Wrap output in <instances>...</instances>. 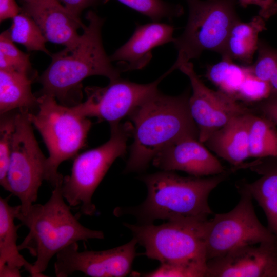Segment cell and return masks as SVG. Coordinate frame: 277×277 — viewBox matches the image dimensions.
Returning <instances> with one entry per match:
<instances>
[{
    "label": "cell",
    "instance_id": "6da1fadb",
    "mask_svg": "<svg viewBox=\"0 0 277 277\" xmlns=\"http://www.w3.org/2000/svg\"><path fill=\"white\" fill-rule=\"evenodd\" d=\"M234 168L209 177H184L172 171L148 174L141 180L147 196L140 205L118 207L117 216H134L138 224H151L157 219L204 222L212 214L208 204L210 192L230 174Z\"/></svg>",
    "mask_w": 277,
    "mask_h": 277
},
{
    "label": "cell",
    "instance_id": "7a4b0ae2",
    "mask_svg": "<svg viewBox=\"0 0 277 277\" xmlns=\"http://www.w3.org/2000/svg\"><path fill=\"white\" fill-rule=\"evenodd\" d=\"M190 96L189 89L177 96L157 90L130 115L133 142L124 173L145 170L160 152L176 141L199 139V130L189 110Z\"/></svg>",
    "mask_w": 277,
    "mask_h": 277
},
{
    "label": "cell",
    "instance_id": "3957f363",
    "mask_svg": "<svg viewBox=\"0 0 277 277\" xmlns=\"http://www.w3.org/2000/svg\"><path fill=\"white\" fill-rule=\"evenodd\" d=\"M88 25L83 28L77 44L51 55V62L39 78L42 94L57 99L61 104L73 107L80 104L82 82L100 75L112 81L120 78V69L111 64L103 47L102 28L104 19L93 11L86 14Z\"/></svg>",
    "mask_w": 277,
    "mask_h": 277
},
{
    "label": "cell",
    "instance_id": "277c9868",
    "mask_svg": "<svg viewBox=\"0 0 277 277\" xmlns=\"http://www.w3.org/2000/svg\"><path fill=\"white\" fill-rule=\"evenodd\" d=\"M63 181L56 183L45 204H33L26 215L20 211L16 217L29 230L18 249H27L36 256L33 277L46 276L43 272L51 259L67 246L80 241L104 239L102 231L84 226L78 221L79 216L72 214L62 194Z\"/></svg>",
    "mask_w": 277,
    "mask_h": 277
},
{
    "label": "cell",
    "instance_id": "5b68a950",
    "mask_svg": "<svg viewBox=\"0 0 277 277\" xmlns=\"http://www.w3.org/2000/svg\"><path fill=\"white\" fill-rule=\"evenodd\" d=\"M38 108L28 113L29 119L42 136L49 152L45 181L54 187L64 176L58 173L60 165L75 156L85 145L91 121L71 107L58 104L52 96L38 97Z\"/></svg>",
    "mask_w": 277,
    "mask_h": 277
},
{
    "label": "cell",
    "instance_id": "8992f818",
    "mask_svg": "<svg viewBox=\"0 0 277 277\" xmlns=\"http://www.w3.org/2000/svg\"><path fill=\"white\" fill-rule=\"evenodd\" d=\"M187 24L183 33L174 38L177 51L172 72L184 64L199 58L206 50L221 55L233 25L240 19L236 11L237 0H186Z\"/></svg>",
    "mask_w": 277,
    "mask_h": 277
},
{
    "label": "cell",
    "instance_id": "52a82bcc",
    "mask_svg": "<svg viewBox=\"0 0 277 277\" xmlns=\"http://www.w3.org/2000/svg\"><path fill=\"white\" fill-rule=\"evenodd\" d=\"M110 137L101 146L77 156L71 174L64 177V198L71 207L79 206L80 213L93 215L96 207L93 195L114 161L126 153L128 138L132 136L131 122L110 125Z\"/></svg>",
    "mask_w": 277,
    "mask_h": 277
},
{
    "label": "cell",
    "instance_id": "ba28073f",
    "mask_svg": "<svg viewBox=\"0 0 277 277\" xmlns=\"http://www.w3.org/2000/svg\"><path fill=\"white\" fill-rule=\"evenodd\" d=\"M207 221H168L159 225H124L145 248L143 254L149 259L157 260L161 264L207 265L204 235Z\"/></svg>",
    "mask_w": 277,
    "mask_h": 277
},
{
    "label": "cell",
    "instance_id": "9c48e42d",
    "mask_svg": "<svg viewBox=\"0 0 277 277\" xmlns=\"http://www.w3.org/2000/svg\"><path fill=\"white\" fill-rule=\"evenodd\" d=\"M28 112L16 111L7 175L8 191L20 200L22 215H26L36 202L46 179L47 158L35 138Z\"/></svg>",
    "mask_w": 277,
    "mask_h": 277
},
{
    "label": "cell",
    "instance_id": "30bf717a",
    "mask_svg": "<svg viewBox=\"0 0 277 277\" xmlns=\"http://www.w3.org/2000/svg\"><path fill=\"white\" fill-rule=\"evenodd\" d=\"M239 192L240 201L232 210L215 214L205 223L207 261L241 247L277 240L257 217L249 193L241 187Z\"/></svg>",
    "mask_w": 277,
    "mask_h": 277
},
{
    "label": "cell",
    "instance_id": "8fae6325",
    "mask_svg": "<svg viewBox=\"0 0 277 277\" xmlns=\"http://www.w3.org/2000/svg\"><path fill=\"white\" fill-rule=\"evenodd\" d=\"M170 73L168 70L159 78L148 84H138L120 77L110 81L105 87H87L85 89L86 101L71 107L83 116L96 117L110 125L120 123L157 91L159 83Z\"/></svg>",
    "mask_w": 277,
    "mask_h": 277
},
{
    "label": "cell",
    "instance_id": "7c38bea8",
    "mask_svg": "<svg viewBox=\"0 0 277 277\" xmlns=\"http://www.w3.org/2000/svg\"><path fill=\"white\" fill-rule=\"evenodd\" d=\"M137 240L110 249L80 251L77 242L63 248L56 254L54 271L57 277H67L80 271L92 277H123L131 270L136 256Z\"/></svg>",
    "mask_w": 277,
    "mask_h": 277
},
{
    "label": "cell",
    "instance_id": "4fadbf2b",
    "mask_svg": "<svg viewBox=\"0 0 277 277\" xmlns=\"http://www.w3.org/2000/svg\"><path fill=\"white\" fill-rule=\"evenodd\" d=\"M189 79L192 94L189 98L191 116L199 130V141L204 143L215 131L232 118L254 112L230 95L207 87L196 74L191 62L179 69Z\"/></svg>",
    "mask_w": 277,
    "mask_h": 277
},
{
    "label": "cell",
    "instance_id": "5bb4252c",
    "mask_svg": "<svg viewBox=\"0 0 277 277\" xmlns=\"http://www.w3.org/2000/svg\"><path fill=\"white\" fill-rule=\"evenodd\" d=\"M207 266L206 277H275L277 240L236 248Z\"/></svg>",
    "mask_w": 277,
    "mask_h": 277
},
{
    "label": "cell",
    "instance_id": "9a60e30c",
    "mask_svg": "<svg viewBox=\"0 0 277 277\" xmlns=\"http://www.w3.org/2000/svg\"><path fill=\"white\" fill-rule=\"evenodd\" d=\"M199 139L188 137L176 141L160 152L153 165L164 171H182L192 176L217 175L227 170Z\"/></svg>",
    "mask_w": 277,
    "mask_h": 277
},
{
    "label": "cell",
    "instance_id": "2e32d148",
    "mask_svg": "<svg viewBox=\"0 0 277 277\" xmlns=\"http://www.w3.org/2000/svg\"><path fill=\"white\" fill-rule=\"evenodd\" d=\"M23 10L34 20L47 41L68 48L78 43L81 35L78 34L77 29H83L85 25L59 0H35L24 3Z\"/></svg>",
    "mask_w": 277,
    "mask_h": 277
},
{
    "label": "cell",
    "instance_id": "e0dca14e",
    "mask_svg": "<svg viewBox=\"0 0 277 277\" xmlns=\"http://www.w3.org/2000/svg\"><path fill=\"white\" fill-rule=\"evenodd\" d=\"M174 30L173 26L160 22L138 25L130 38L110 56V60L120 63L121 71L142 69L150 62L154 48L173 42Z\"/></svg>",
    "mask_w": 277,
    "mask_h": 277
},
{
    "label": "cell",
    "instance_id": "ac0fdd59",
    "mask_svg": "<svg viewBox=\"0 0 277 277\" xmlns=\"http://www.w3.org/2000/svg\"><path fill=\"white\" fill-rule=\"evenodd\" d=\"M254 112L232 118L213 133L204 143L219 157L238 167L250 157L249 129Z\"/></svg>",
    "mask_w": 277,
    "mask_h": 277
},
{
    "label": "cell",
    "instance_id": "d6986e66",
    "mask_svg": "<svg viewBox=\"0 0 277 277\" xmlns=\"http://www.w3.org/2000/svg\"><path fill=\"white\" fill-rule=\"evenodd\" d=\"M242 168H249L261 176L255 181L240 186L256 200L267 218L268 229L277 236V157L258 159L243 163Z\"/></svg>",
    "mask_w": 277,
    "mask_h": 277
},
{
    "label": "cell",
    "instance_id": "ffe728a7",
    "mask_svg": "<svg viewBox=\"0 0 277 277\" xmlns=\"http://www.w3.org/2000/svg\"><path fill=\"white\" fill-rule=\"evenodd\" d=\"M266 21L260 15L248 22L240 19L232 27L227 38L222 58L237 60L244 65H250L257 51L259 34L267 29Z\"/></svg>",
    "mask_w": 277,
    "mask_h": 277
},
{
    "label": "cell",
    "instance_id": "44dd1931",
    "mask_svg": "<svg viewBox=\"0 0 277 277\" xmlns=\"http://www.w3.org/2000/svg\"><path fill=\"white\" fill-rule=\"evenodd\" d=\"M10 196L0 197V267L4 265L20 269L23 267L33 276V264L20 254L16 244L17 230L22 225H16L14 220L21 211V206L10 205Z\"/></svg>",
    "mask_w": 277,
    "mask_h": 277
},
{
    "label": "cell",
    "instance_id": "7402d4cb",
    "mask_svg": "<svg viewBox=\"0 0 277 277\" xmlns=\"http://www.w3.org/2000/svg\"><path fill=\"white\" fill-rule=\"evenodd\" d=\"M33 76L16 71L0 70V114L15 110L34 112L38 97L32 92Z\"/></svg>",
    "mask_w": 277,
    "mask_h": 277
},
{
    "label": "cell",
    "instance_id": "603a6c76",
    "mask_svg": "<svg viewBox=\"0 0 277 277\" xmlns=\"http://www.w3.org/2000/svg\"><path fill=\"white\" fill-rule=\"evenodd\" d=\"M276 126L269 118L252 113L249 129L250 157H277Z\"/></svg>",
    "mask_w": 277,
    "mask_h": 277
},
{
    "label": "cell",
    "instance_id": "cb8c5ba5",
    "mask_svg": "<svg viewBox=\"0 0 277 277\" xmlns=\"http://www.w3.org/2000/svg\"><path fill=\"white\" fill-rule=\"evenodd\" d=\"M250 71V65H239L231 59L222 58L220 62L208 66L205 77L219 90L236 99L242 84Z\"/></svg>",
    "mask_w": 277,
    "mask_h": 277
},
{
    "label": "cell",
    "instance_id": "d4e9b609",
    "mask_svg": "<svg viewBox=\"0 0 277 277\" xmlns=\"http://www.w3.org/2000/svg\"><path fill=\"white\" fill-rule=\"evenodd\" d=\"M13 42L23 45L28 51H37L50 55L45 43L47 41L42 31L29 15L23 12L12 18L8 30Z\"/></svg>",
    "mask_w": 277,
    "mask_h": 277
},
{
    "label": "cell",
    "instance_id": "484cf974",
    "mask_svg": "<svg viewBox=\"0 0 277 277\" xmlns=\"http://www.w3.org/2000/svg\"><path fill=\"white\" fill-rule=\"evenodd\" d=\"M256 52L255 61L250 65L252 72L268 84L270 96H277V48L260 39Z\"/></svg>",
    "mask_w": 277,
    "mask_h": 277
},
{
    "label": "cell",
    "instance_id": "4316f807",
    "mask_svg": "<svg viewBox=\"0 0 277 277\" xmlns=\"http://www.w3.org/2000/svg\"><path fill=\"white\" fill-rule=\"evenodd\" d=\"M135 11L144 15L152 22L164 18L172 19L182 15L183 9L180 5L170 4L163 0H117Z\"/></svg>",
    "mask_w": 277,
    "mask_h": 277
},
{
    "label": "cell",
    "instance_id": "83f0119b",
    "mask_svg": "<svg viewBox=\"0 0 277 277\" xmlns=\"http://www.w3.org/2000/svg\"><path fill=\"white\" fill-rule=\"evenodd\" d=\"M17 110L1 115L0 121V184L8 191V171Z\"/></svg>",
    "mask_w": 277,
    "mask_h": 277
},
{
    "label": "cell",
    "instance_id": "f1b7e54d",
    "mask_svg": "<svg viewBox=\"0 0 277 277\" xmlns=\"http://www.w3.org/2000/svg\"><path fill=\"white\" fill-rule=\"evenodd\" d=\"M0 52L9 61L12 71L30 74L32 67L29 55L17 48L10 38L8 30L1 33Z\"/></svg>",
    "mask_w": 277,
    "mask_h": 277
},
{
    "label": "cell",
    "instance_id": "f546056e",
    "mask_svg": "<svg viewBox=\"0 0 277 277\" xmlns=\"http://www.w3.org/2000/svg\"><path fill=\"white\" fill-rule=\"evenodd\" d=\"M207 265L187 264H161L155 270L143 274L149 277H206Z\"/></svg>",
    "mask_w": 277,
    "mask_h": 277
},
{
    "label": "cell",
    "instance_id": "4dcf8cb0",
    "mask_svg": "<svg viewBox=\"0 0 277 277\" xmlns=\"http://www.w3.org/2000/svg\"><path fill=\"white\" fill-rule=\"evenodd\" d=\"M270 96V89L268 84L256 77L251 70L242 84L236 99L245 102L256 103Z\"/></svg>",
    "mask_w": 277,
    "mask_h": 277
},
{
    "label": "cell",
    "instance_id": "1f68e13d",
    "mask_svg": "<svg viewBox=\"0 0 277 277\" xmlns=\"http://www.w3.org/2000/svg\"><path fill=\"white\" fill-rule=\"evenodd\" d=\"M243 7L255 5L260 7L259 15L265 21L277 14V0H237Z\"/></svg>",
    "mask_w": 277,
    "mask_h": 277
},
{
    "label": "cell",
    "instance_id": "d6a6232c",
    "mask_svg": "<svg viewBox=\"0 0 277 277\" xmlns=\"http://www.w3.org/2000/svg\"><path fill=\"white\" fill-rule=\"evenodd\" d=\"M255 109L277 125V96H270L256 103Z\"/></svg>",
    "mask_w": 277,
    "mask_h": 277
},
{
    "label": "cell",
    "instance_id": "836d02e7",
    "mask_svg": "<svg viewBox=\"0 0 277 277\" xmlns=\"http://www.w3.org/2000/svg\"><path fill=\"white\" fill-rule=\"evenodd\" d=\"M21 10L15 0H0L1 22L7 19H12L20 13Z\"/></svg>",
    "mask_w": 277,
    "mask_h": 277
},
{
    "label": "cell",
    "instance_id": "e575fe53",
    "mask_svg": "<svg viewBox=\"0 0 277 277\" xmlns=\"http://www.w3.org/2000/svg\"><path fill=\"white\" fill-rule=\"evenodd\" d=\"M65 7L75 17L80 18L82 12L96 0H60Z\"/></svg>",
    "mask_w": 277,
    "mask_h": 277
},
{
    "label": "cell",
    "instance_id": "d590c367",
    "mask_svg": "<svg viewBox=\"0 0 277 277\" xmlns=\"http://www.w3.org/2000/svg\"><path fill=\"white\" fill-rule=\"evenodd\" d=\"M21 276L20 268H13L4 265L0 267V277Z\"/></svg>",
    "mask_w": 277,
    "mask_h": 277
},
{
    "label": "cell",
    "instance_id": "8d00e7d4",
    "mask_svg": "<svg viewBox=\"0 0 277 277\" xmlns=\"http://www.w3.org/2000/svg\"><path fill=\"white\" fill-rule=\"evenodd\" d=\"M22 1H24V3H28L32 2L35 0H22Z\"/></svg>",
    "mask_w": 277,
    "mask_h": 277
},
{
    "label": "cell",
    "instance_id": "74e56055",
    "mask_svg": "<svg viewBox=\"0 0 277 277\" xmlns=\"http://www.w3.org/2000/svg\"><path fill=\"white\" fill-rule=\"evenodd\" d=\"M275 277H277V273H276V276H275Z\"/></svg>",
    "mask_w": 277,
    "mask_h": 277
}]
</instances>
